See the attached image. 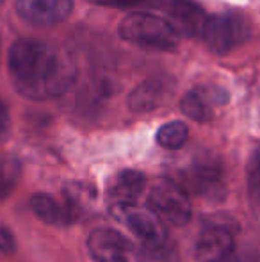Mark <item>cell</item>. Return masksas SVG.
Wrapping results in <instances>:
<instances>
[{"instance_id":"cell-19","label":"cell","mask_w":260,"mask_h":262,"mask_svg":"<svg viewBox=\"0 0 260 262\" xmlns=\"http://www.w3.org/2000/svg\"><path fill=\"white\" fill-rule=\"evenodd\" d=\"M14 250H16L14 235L9 232V228L0 225V253H13Z\"/></svg>"},{"instance_id":"cell-8","label":"cell","mask_w":260,"mask_h":262,"mask_svg":"<svg viewBox=\"0 0 260 262\" xmlns=\"http://www.w3.org/2000/svg\"><path fill=\"white\" fill-rule=\"evenodd\" d=\"M223 169L221 161L210 154H201L198 156L189 169L184 175V184L189 187V191L196 194H210L218 193L221 187Z\"/></svg>"},{"instance_id":"cell-5","label":"cell","mask_w":260,"mask_h":262,"mask_svg":"<svg viewBox=\"0 0 260 262\" xmlns=\"http://www.w3.org/2000/svg\"><path fill=\"white\" fill-rule=\"evenodd\" d=\"M150 207L160 220L184 227L193 216V205L187 191L173 180L162 179L155 182L150 189Z\"/></svg>"},{"instance_id":"cell-18","label":"cell","mask_w":260,"mask_h":262,"mask_svg":"<svg viewBox=\"0 0 260 262\" xmlns=\"http://www.w3.org/2000/svg\"><path fill=\"white\" fill-rule=\"evenodd\" d=\"M219 262H260V257L255 250L244 248V250H235V252H232L228 257H225V259Z\"/></svg>"},{"instance_id":"cell-7","label":"cell","mask_w":260,"mask_h":262,"mask_svg":"<svg viewBox=\"0 0 260 262\" xmlns=\"http://www.w3.org/2000/svg\"><path fill=\"white\" fill-rule=\"evenodd\" d=\"M235 232L223 220H212L201 228L195 243L198 262H219L235 252Z\"/></svg>"},{"instance_id":"cell-10","label":"cell","mask_w":260,"mask_h":262,"mask_svg":"<svg viewBox=\"0 0 260 262\" xmlns=\"http://www.w3.org/2000/svg\"><path fill=\"white\" fill-rule=\"evenodd\" d=\"M73 0H16V11L34 25H56L72 14Z\"/></svg>"},{"instance_id":"cell-16","label":"cell","mask_w":260,"mask_h":262,"mask_svg":"<svg viewBox=\"0 0 260 262\" xmlns=\"http://www.w3.org/2000/svg\"><path fill=\"white\" fill-rule=\"evenodd\" d=\"M189 138V128L184 121H170L157 130V143L166 150H178L185 145Z\"/></svg>"},{"instance_id":"cell-9","label":"cell","mask_w":260,"mask_h":262,"mask_svg":"<svg viewBox=\"0 0 260 262\" xmlns=\"http://www.w3.org/2000/svg\"><path fill=\"white\" fill-rule=\"evenodd\" d=\"M228 102V93L219 86H196L180 100V109L191 120L205 123L214 118V107Z\"/></svg>"},{"instance_id":"cell-22","label":"cell","mask_w":260,"mask_h":262,"mask_svg":"<svg viewBox=\"0 0 260 262\" xmlns=\"http://www.w3.org/2000/svg\"><path fill=\"white\" fill-rule=\"evenodd\" d=\"M2 2H4V0H0V4H2Z\"/></svg>"},{"instance_id":"cell-3","label":"cell","mask_w":260,"mask_h":262,"mask_svg":"<svg viewBox=\"0 0 260 262\" xmlns=\"http://www.w3.org/2000/svg\"><path fill=\"white\" fill-rule=\"evenodd\" d=\"M112 216L125 225L127 228L139 239L143 246L150 250H162L168 241V232L162 220L152 210L150 205H141L137 202L132 204L112 205Z\"/></svg>"},{"instance_id":"cell-17","label":"cell","mask_w":260,"mask_h":262,"mask_svg":"<svg viewBox=\"0 0 260 262\" xmlns=\"http://www.w3.org/2000/svg\"><path fill=\"white\" fill-rule=\"evenodd\" d=\"M246 180H248V189L255 202L260 205V148L251 154L250 161L246 166Z\"/></svg>"},{"instance_id":"cell-13","label":"cell","mask_w":260,"mask_h":262,"mask_svg":"<svg viewBox=\"0 0 260 262\" xmlns=\"http://www.w3.org/2000/svg\"><path fill=\"white\" fill-rule=\"evenodd\" d=\"M146 186V179L141 171L135 169H123L109 184V196L112 204H132L139 198Z\"/></svg>"},{"instance_id":"cell-1","label":"cell","mask_w":260,"mask_h":262,"mask_svg":"<svg viewBox=\"0 0 260 262\" xmlns=\"http://www.w3.org/2000/svg\"><path fill=\"white\" fill-rule=\"evenodd\" d=\"M9 68L18 91L34 100L59 97L75 80L73 62L39 39H18L9 50Z\"/></svg>"},{"instance_id":"cell-12","label":"cell","mask_w":260,"mask_h":262,"mask_svg":"<svg viewBox=\"0 0 260 262\" xmlns=\"http://www.w3.org/2000/svg\"><path fill=\"white\" fill-rule=\"evenodd\" d=\"M171 25H177L185 36H200L207 21L205 11L193 0H171L170 4Z\"/></svg>"},{"instance_id":"cell-6","label":"cell","mask_w":260,"mask_h":262,"mask_svg":"<svg viewBox=\"0 0 260 262\" xmlns=\"http://www.w3.org/2000/svg\"><path fill=\"white\" fill-rule=\"evenodd\" d=\"M94 262H148L145 252L114 228H97L87 237Z\"/></svg>"},{"instance_id":"cell-21","label":"cell","mask_w":260,"mask_h":262,"mask_svg":"<svg viewBox=\"0 0 260 262\" xmlns=\"http://www.w3.org/2000/svg\"><path fill=\"white\" fill-rule=\"evenodd\" d=\"M97 6H107V7H132L143 0H89Z\"/></svg>"},{"instance_id":"cell-2","label":"cell","mask_w":260,"mask_h":262,"mask_svg":"<svg viewBox=\"0 0 260 262\" xmlns=\"http://www.w3.org/2000/svg\"><path fill=\"white\" fill-rule=\"evenodd\" d=\"M120 36L125 41L157 50H177L178 32L171 21L150 13H132L120 24Z\"/></svg>"},{"instance_id":"cell-11","label":"cell","mask_w":260,"mask_h":262,"mask_svg":"<svg viewBox=\"0 0 260 262\" xmlns=\"http://www.w3.org/2000/svg\"><path fill=\"white\" fill-rule=\"evenodd\" d=\"M170 95V84L164 79H150L135 86L129 95V109L134 113H150L160 107Z\"/></svg>"},{"instance_id":"cell-4","label":"cell","mask_w":260,"mask_h":262,"mask_svg":"<svg viewBox=\"0 0 260 262\" xmlns=\"http://www.w3.org/2000/svg\"><path fill=\"white\" fill-rule=\"evenodd\" d=\"M251 25L239 13H221L208 16L201 31L205 45L214 54L225 55L250 39Z\"/></svg>"},{"instance_id":"cell-15","label":"cell","mask_w":260,"mask_h":262,"mask_svg":"<svg viewBox=\"0 0 260 262\" xmlns=\"http://www.w3.org/2000/svg\"><path fill=\"white\" fill-rule=\"evenodd\" d=\"M21 177V162L13 156L0 157V202L14 191Z\"/></svg>"},{"instance_id":"cell-20","label":"cell","mask_w":260,"mask_h":262,"mask_svg":"<svg viewBox=\"0 0 260 262\" xmlns=\"http://www.w3.org/2000/svg\"><path fill=\"white\" fill-rule=\"evenodd\" d=\"M11 134V118L7 113V107L0 100V143L6 141Z\"/></svg>"},{"instance_id":"cell-14","label":"cell","mask_w":260,"mask_h":262,"mask_svg":"<svg viewBox=\"0 0 260 262\" xmlns=\"http://www.w3.org/2000/svg\"><path fill=\"white\" fill-rule=\"evenodd\" d=\"M31 209L41 221L56 227H64L75 220V212L68 204H61L50 194H34L31 198Z\"/></svg>"}]
</instances>
